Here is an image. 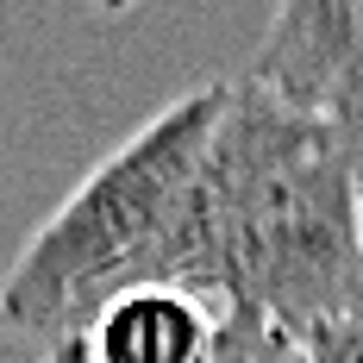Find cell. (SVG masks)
I'll return each mask as SVG.
<instances>
[{
	"label": "cell",
	"mask_w": 363,
	"mask_h": 363,
	"mask_svg": "<svg viewBox=\"0 0 363 363\" xmlns=\"http://www.w3.org/2000/svg\"><path fill=\"white\" fill-rule=\"evenodd\" d=\"M194 294L307 338L363 307V145L263 82H225L194 194Z\"/></svg>",
	"instance_id": "cell-1"
},
{
	"label": "cell",
	"mask_w": 363,
	"mask_h": 363,
	"mask_svg": "<svg viewBox=\"0 0 363 363\" xmlns=\"http://www.w3.org/2000/svg\"><path fill=\"white\" fill-rule=\"evenodd\" d=\"M219 107L225 82L188 88L75 182L13 257L0 320L50 345L132 289H194V194Z\"/></svg>",
	"instance_id": "cell-2"
},
{
	"label": "cell",
	"mask_w": 363,
	"mask_h": 363,
	"mask_svg": "<svg viewBox=\"0 0 363 363\" xmlns=\"http://www.w3.org/2000/svg\"><path fill=\"white\" fill-rule=\"evenodd\" d=\"M251 82L363 145V0H276Z\"/></svg>",
	"instance_id": "cell-3"
},
{
	"label": "cell",
	"mask_w": 363,
	"mask_h": 363,
	"mask_svg": "<svg viewBox=\"0 0 363 363\" xmlns=\"http://www.w3.org/2000/svg\"><path fill=\"white\" fill-rule=\"evenodd\" d=\"M219 332V301L194 289H132L107 301L88 326L82 351L88 363H207Z\"/></svg>",
	"instance_id": "cell-4"
},
{
	"label": "cell",
	"mask_w": 363,
	"mask_h": 363,
	"mask_svg": "<svg viewBox=\"0 0 363 363\" xmlns=\"http://www.w3.org/2000/svg\"><path fill=\"white\" fill-rule=\"evenodd\" d=\"M207 363H307V351L276 320L245 313V307H219V332H213V357Z\"/></svg>",
	"instance_id": "cell-5"
},
{
	"label": "cell",
	"mask_w": 363,
	"mask_h": 363,
	"mask_svg": "<svg viewBox=\"0 0 363 363\" xmlns=\"http://www.w3.org/2000/svg\"><path fill=\"white\" fill-rule=\"evenodd\" d=\"M307 363H363V307L338 313V320H320V326L301 338Z\"/></svg>",
	"instance_id": "cell-6"
},
{
	"label": "cell",
	"mask_w": 363,
	"mask_h": 363,
	"mask_svg": "<svg viewBox=\"0 0 363 363\" xmlns=\"http://www.w3.org/2000/svg\"><path fill=\"white\" fill-rule=\"evenodd\" d=\"M38 363H88V351H82V332H69V338H50Z\"/></svg>",
	"instance_id": "cell-7"
}]
</instances>
